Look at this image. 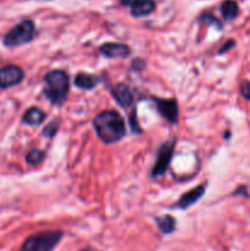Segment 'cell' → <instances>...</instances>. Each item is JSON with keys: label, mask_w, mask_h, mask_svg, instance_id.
Here are the masks:
<instances>
[{"label": "cell", "mask_w": 250, "mask_h": 251, "mask_svg": "<svg viewBox=\"0 0 250 251\" xmlns=\"http://www.w3.org/2000/svg\"><path fill=\"white\" fill-rule=\"evenodd\" d=\"M63 235L61 231L38 232L23 241L20 251H53Z\"/></svg>", "instance_id": "3"}, {"label": "cell", "mask_w": 250, "mask_h": 251, "mask_svg": "<svg viewBox=\"0 0 250 251\" xmlns=\"http://www.w3.org/2000/svg\"><path fill=\"white\" fill-rule=\"evenodd\" d=\"M69 76L64 70H53L44 77L43 93L54 106L65 102L69 92Z\"/></svg>", "instance_id": "2"}, {"label": "cell", "mask_w": 250, "mask_h": 251, "mask_svg": "<svg viewBox=\"0 0 250 251\" xmlns=\"http://www.w3.org/2000/svg\"><path fill=\"white\" fill-rule=\"evenodd\" d=\"M112 94H113L114 99L118 102L119 106H121L123 108H128L134 103V94L129 86L125 84H118L116 86H114L112 90Z\"/></svg>", "instance_id": "10"}, {"label": "cell", "mask_w": 250, "mask_h": 251, "mask_svg": "<svg viewBox=\"0 0 250 251\" xmlns=\"http://www.w3.org/2000/svg\"><path fill=\"white\" fill-rule=\"evenodd\" d=\"M201 21H204V22H206V23H210V25H216V26H217L218 30H221V28H222V25H221L220 21H218L217 18H215V16L209 15V14H206V15H202L201 16Z\"/></svg>", "instance_id": "18"}, {"label": "cell", "mask_w": 250, "mask_h": 251, "mask_svg": "<svg viewBox=\"0 0 250 251\" xmlns=\"http://www.w3.org/2000/svg\"><path fill=\"white\" fill-rule=\"evenodd\" d=\"M94 127L99 139L106 143L118 142L125 136V122L115 110H104L94 119Z\"/></svg>", "instance_id": "1"}, {"label": "cell", "mask_w": 250, "mask_h": 251, "mask_svg": "<svg viewBox=\"0 0 250 251\" xmlns=\"http://www.w3.org/2000/svg\"><path fill=\"white\" fill-rule=\"evenodd\" d=\"M205 190H206V185L200 184L196 188L192 189V190H189L188 193L183 194L179 197V200L177 201V203H175V207L180 208V210H185V208L190 207V206L194 205L195 202H197V201L204 196Z\"/></svg>", "instance_id": "8"}, {"label": "cell", "mask_w": 250, "mask_h": 251, "mask_svg": "<svg viewBox=\"0 0 250 251\" xmlns=\"http://www.w3.org/2000/svg\"><path fill=\"white\" fill-rule=\"evenodd\" d=\"M46 113L42 109L37 108V107H32L30 109L26 110V113L22 117V122L25 124L31 125V126H36V125H40L46 120Z\"/></svg>", "instance_id": "12"}, {"label": "cell", "mask_w": 250, "mask_h": 251, "mask_svg": "<svg viewBox=\"0 0 250 251\" xmlns=\"http://www.w3.org/2000/svg\"><path fill=\"white\" fill-rule=\"evenodd\" d=\"M235 46V42L233 41V39H230V41H227L225 43V46H222V48L220 49V52H218V53L220 54H222V53H226V52L227 51H230L231 48H233V47Z\"/></svg>", "instance_id": "20"}, {"label": "cell", "mask_w": 250, "mask_h": 251, "mask_svg": "<svg viewBox=\"0 0 250 251\" xmlns=\"http://www.w3.org/2000/svg\"><path fill=\"white\" fill-rule=\"evenodd\" d=\"M156 9V3L154 0H137L132 5V15L135 18H142L152 14Z\"/></svg>", "instance_id": "11"}, {"label": "cell", "mask_w": 250, "mask_h": 251, "mask_svg": "<svg viewBox=\"0 0 250 251\" xmlns=\"http://www.w3.org/2000/svg\"><path fill=\"white\" fill-rule=\"evenodd\" d=\"M221 14L226 20H234L239 14V6H238L237 1L235 0H225L221 4Z\"/></svg>", "instance_id": "14"}, {"label": "cell", "mask_w": 250, "mask_h": 251, "mask_svg": "<svg viewBox=\"0 0 250 251\" xmlns=\"http://www.w3.org/2000/svg\"><path fill=\"white\" fill-rule=\"evenodd\" d=\"M174 148L175 141H173V140H168L164 143H162V146L157 151L156 162H154V167H152V177L158 178L167 172V169H168L171 164V161H172Z\"/></svg>", "instance_id": "5"}, {"label": "cell", "mask_w": 250, "mask_h": 251, "mask_svg": "<svg viewBox=\"0 0 250 251\" xmlns=\"http://www.w3.org/2000/svg\"><path fill=\"white\" fill-rule=\"evenodd\" d=\"M36 27L33 21L23 20L16 26H14L3 38V44L6 48H16V47L27 44L35 38Z\"/></svg>", "instance_id": "4"}, {"label": "cell", "mask_w": 250, "mask_h": 251, "mask_svg": "<svg viewBox=\"0 0 250 251\" xmlns=\"http://www.w3.org/2000/svg\"><path fill=\"white\" fill-rule=\"evenodd\" d=\"M99 52L107 58H127L130 55L132 51L127 44L123 43H104L99 47Z\"/></svg>", "instance_id": "9"}, {"label": "cell", "mask_w": 250, "mask_h": 251, "mask_svg": "<svg viewBox=\"0 0 250 251\" xmlns=\"http://www.w3.org/2000/svg\"><path fill=\"white\" fill-rule=\"evenodd\" d=\"M240 93H242V96L245 99L250 101V81L245 80V81L242 82V85H240Z\"/></svg>", "instance_id": "19"}, {"label": "cell", "mask_w": 250, "mask_h": 251, "mask_svg": "<svg viewBox=\"0 0 250 251\" xmlns=\"http://www.w3.org/2000/svg\"><path fill=\"white\" fill-rule=\"evenodd\" d=\"M101 82V79L96 75L85 74V72H80L76 75L75 77V85L80 87L81 90H94L97 85Z\"/></svg>", "instance_id": "13"}, {"label": "cell", "mask_w": 250, "mask_h": 251, "mask_svg": "<svg viewBox=\"0 0 250 251\" xmlns=\"http://www.w3.org/2000/svg\"><path fill=\"white\" fill-rule=\"evenodd\" d=\"M44 157H46V153L43 151L39 148H32L26 156V162L30 165H37L43 162Z\"/></svg>", "instance_id": "16"}, {"label": "cell", "mask_w": 250, "mask_h": 251, "mask_svg": "<svg viewBox=\"0 0 250 251\" xmlns=\"http://www.w3.org/2000/svg\"><path fill=\"white\" fill-rule=\"evenodd\" d=\"M25 72L18 65H6L0 68V89L6 90L21 84Z\"/></svg>", "instance_id": "6"}, {"label": "cell", "mask_w": 250, "mask_h": 251, "mask_svg": "<svg viewBox=\"0 0 250 251\" xmlns=\"http://www.w3.org/2000/svg\"><path fill=\"white\" fill-rule=\"evenodd\" d=\"M156 223L159 231L163 234H171L175 229V219L172 216H170V215L157 217Z\"/></svg>", "instance_id": "15"}, {"label": "cell", "mask_w": 250, "mask_h": 251, "mask_svg": "<svg viewBox=\"0 0 250 251\" xmlns=\"http://www.w3.org/2000/svg\"><path fill=\"white\" fill-rule=\"evenodd\" d=\"M58 130H59V122L58 120H53V122H51L46 127H44L42 135H43L44 137H49V139H52L53 136H56Z\"/></svg>", "instance_id": "17"}, {"label": "cell", "mask_w": 250, "mask_h": 251, "mask_svg": "<svg viewBox=\"0 0 250 251\" xmlns=\"http://www.w3.org/2000/svg\"><path fill=\"white\" fill-rule=\"evenodd\" d=\"M123 5H133L137 1V0H119Z\"/></svg>", "instance_id": "21"}, {"label": "cell", "mask_w": 250, "mask_h": 251, "mask_svg": "<svg viewBox=\"0 0 250 251\" xmlns=\"http://www.w3.org/2000/svg\"><path fill=\"white\" fill-rule=\"evenodd\" d=\"M154 103H156L158 113L167 120V122L171 123V124H175V123L178 122L179 108H178V103L174 98H154Z\"/></svg>", "instance_id": "7"}]
</instances>
